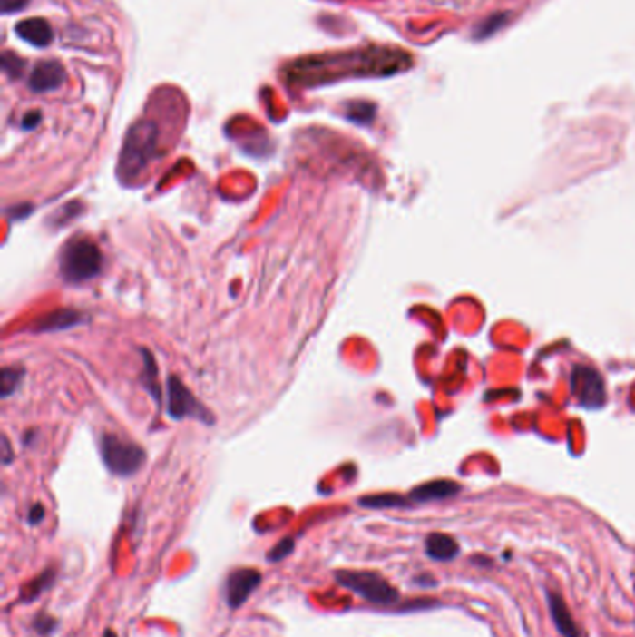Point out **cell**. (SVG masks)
Listing matches in <instances>:
<instances>
[{
  "label": "cell",
  "mask_w": 635,
  "mask_h": 637,
  "mask_svg": "<svg viewBox=\"0 0 635 637\" xmlns=\"http://www.w3.org/2000/svg\"><path fill=\"white\" fill-rule=\"evenodd\" d=\"M293 550H295V541H293L291 537H288V539H284V541H279V543L270 550V554L267 555V559L272 561V563H278V561H281L284 557H288Z\"/></svg>",
  "instance_id": "21"
},
{
  "label": "cell",
  "mask_w": 635,
  "mask_h": 637,
  "mask_svg": "<svg viewBox=\"0 0 635 637\" xmlns=\"http://www.w3.org/2000/svg\"><path fill=\"white\" fill-rule=\"evenodd\" d=\"M511 21V12H496L488 17H484L481 23H477L474 30V40H488L493 34L500 32L507 23Z\"/></svg>",
  "instance_id": "14"
},
{
  "label": "cell",
  "mask_w": 635,
  "mask_h": 637,
  "mask_svg": "<svg viewBox=\"0 0 635 637\" xmlns=\"http://www.w3.org/2000/svg\"><path fill=\"white\" fill-rule=\"evenodd\" d=\"M425 552L431 559L445 563V561H451L458 555V552H461V546H458V543L451 535L431 534L425 541Z\"/></svg>",
  "instance_id": "13"
},
{
  "label": "cell",
  "mask_w": 635,
  "mask_h": 637,
  "mask_svg": "<svg viewBox=\"0 0 635 637\" xmlns=\"http://www.w3.org/2000/svg\"><path fill=\"white\" fill-rule=\"evenodd\" d=\"M101 269L103 256L93 240L83 237L67 240L60 254V272L67 281L81 283L92 279L101 272Z\"/></svg>",
  "instance_id": "1"
},
{
  "label": "cell",
  "mask_w": 635,
  "mask_h": 637,
  "mask_svg": "<svg viewBox=\"0 0 635 637\" xmlns=\"http://www.w3.org/2000/svg\"><path fill=\"white\" fill-rule=\"evenodd\" d=\"M157 144V131L150 122H138L127 140L120 159V173L123 180H132L150 162Z\"/></svg>",
  "instance_id": "2"
},
{
  "label": "cell",
  "mask_w": 635,
  "mask_h": 637,
  "mask_svg": "<svg viewBox=\"0 0 635 637\" xmlns=\"http://www.w3.org/2000/svg\"><path fill=\"white\" fill-rule=\"evenodd\" d=\"M42 120V114L40 113H32V114H26L24 120H23V129H34Z\"/></svg>",
  "instance_id": "25"
},
{
  "label": "cell",
  "mask_w": 635,
  "mask_h": 637,
  "mask_svg": "<svg viewBox=\"0 0 635 637\" xmlns=\"http://www.w3.org/2000/svg\"><path fill=\"white\" fill-rule=\"evenodd\" d=\"M53 580H54V573H53V571H47V573H44L42 576L30 580L28 587H24L23 593H21V594H23V600H24V602L36 600V598L53 583Z\"/></svg>",
  "instance_id": "17"
},
{
  "label": "cell",
  "mask_w": 635,
  "mask_h": 637,
  "mask_svg": "<svg viewBox=\"0 0 635 637\" xmlns=\"http://www.w3.org/2000/svg\"><path fill=\"white\" fill-rule=\"evenodd\" d=\"M15 32L21 40L34 47H47L54 38L51 24L40 17H32L17 23Z\"/></svg>",
  "instance_id": "11"
},
{
  "label": "cell",
  "mask_w": 635,
  "mask_h": 637,
  "mask_svg": "<svg viewBox=\"0 0 635 637\" xmlns=\"http://www.w3.org/2000/svg\"><path fill=\"white\" fill-rule=\"evenodd\" d=\"M84 323V315L75 311V309H56L45 317H42L40 321L34 325L36 332H58V330H67L72 327H77Z\"/></svg>",
  "instance_id": "12"
},
{
  "label": "cell",
  "mask_w": 635,
  "mask_h": 637,
  "mask_svg": "<svg viewBox=\"0 0 635 637\" xmlns=\"http://www.w3.org/2000/svg\"><path fill=\"white\" fill-rule=\"evenodd\" d=\"M64 81H65L64 65L56 60H45L32 69L28 86L32 92L45 93V92L58 90L64 84Z\"/></svg>",
  "instance_id": "8"
},
{
  "label": "cell",
  "mask_w": 635,
  "mask_h": 637,
  "mask_svg": "<svg viewBox=\"0 0 635 637\" xmlns=\"http://www.w3.org/2000/svg\"><path fill=\"white\" fill-rule=\"evenodd\" d=\"M23 375H24V371L21 368H5L3 369V378H0V394H3V397H10L15 392L23 380Z\"/></svg>",
  "instance_id": "18"
},
{
  "label": "cell",
  "mask_w": 635,
  "mask_h": 637,
  "mask_svg": "<svg viewBox=\"0 0 635 637\" xmlns=\"http://www.w3.org/2000/svg\"><path fill=\"white\" fill-rule=\"evenodd\" d=\"M261 573L258 569H237L226 583V600L231 610H239L250 594L259 587Z\"/></svg>",
  "instance_id": "7"
},
{
  "label": "cell",
  "mask_w": 635,
  "mask_h": 637,
  "mask_svg": "<svg viewBox=\"0 0 635 637\" xmlns=\"http://www.w3.org/2000/svg\"><path fill=\"white\" fill-rule=\"evenodd\" d=\"M101 456L107 468L120 477L134 475L146 465V451L138 444L116 435L101 436Z\"/></svg>",
  "instance_id": "4"
},
{
  "label": "cell",
  "mask_w": 635,
  "mask_h": 637,
  "mask_svg": "<svg viewBox=\"0 0 635 637\" xmlns=\"http://www.w3.org/2000/svg\"><path fill=\"white\" fill-rule=\"evenodd\" d=\"M572 396L585 408H600L606 403V384L602 375L589 366H576L572 371Z\"/></svg>",
  "instance_id": "6"
},
{
  "label": "cell",
  "mask_w": 635,
  "mask_h": 637,
  "mask_svg": "<svg viewBox=\"0 0 635 637\" xmlns=\"http://www.w3.org/2000/svg\"><path fill=\"white\" fill-rule=\"evenodd\" d=\"M144 375H142V380H144V386L148 392L151 394V397L161 403L162 399V394H161V384L157 380V366H155V360L151 357V352L144 350Z\"/></svg>",
  "instance_id": "16"
},
{
  "label": "cell",
  "mask_w": 635,
  "mask_h": 637,
  "mask_svg": "<svg viewBox=\"0 0 635 637\" xmlns=\"http://www.w3.org/2000/svg\"><path fill=\"white\" fill-rule=\"evenodd\" d=\"M3 69H5V74H6L10 79H15V77H21L23 69H24V62H23V58H19L17 54L6 51V53L3 54Z\"/></svg>",
  "instance_id": "20"
},
{
  "label": "cell",
  "mask_w": 635,
  "mask_h": 637,
  "mask_svg": "<svg viewBox=\"0 0 635 637\" xmlns=\"http://www.w3.org/2000/svg\"><path fill=\"white\" fill-rule=\"evenodd\" d=\"M34 628H36L42 635H49L56 630V621L51 619L49 615H40L36 617V621H34Z\"/></svg>",
  "instance_id": "22"
},
{
  "label": "cell",
  "mask_w": 635,
  "mask_h": 637,
  "mask_svg": "<svg viewBox=\"0 0 635 637\" xmlns=\"http://www.w3.org/2000/svg\"><path fill=\"white\" fill-rule=\"evenodd\" d=\"M362 507L367 509H394V507H406V498L399 494H375V495H366L358 502Z\"/></svg>",
  "instance_id": "15"
},
{
  "label": "cell",
  "mask_w": 635,
  "mask_h": 637,
  "mask_svg": "<svg viewBox=\"0 0 635 637\" xmlns=\"http://www.w3.org/2000/svg\"><path fill=\"white\" fill-rule=\"evenodd\" d=\"M3 447H5V463L8 465L12 455H10V444H8V438H6V436H3Z\"/></svg>",
  "instance_id": "26"
},
{
  "label": "cell",
  "mask_w": 635,
  "mask_h": 637,
  "mask_svg": "<svg viewBox=\"0 0 635 637\" xmlns=\"http://www.w3.org/2000/svg\"><path fill=\"white\" fill-rule=\"evenodd\" d=\"M347 116H348V120L357 122V123H369L375 118V104H371V103L350 104Z\"/></svg>",
  "instance_id": "19"
},
{
  "label": "cell",
  "mask_w": 635,
  "mask_h": 637,
  "mask_svg": "<svg viewBox=\"0 0 635 637\" xmlns=\"http://www.w3.org/2000/svg\"><path fill=\"white\" fill-rule=\"evenodd\" d=\"M548 608H550L552 619L555 622V628L562 637H583L581 628L574 621V617L567 606V602H564L561 593L548 591Z\"/></svg>",
  "instance_id": "9"
},
{
  "label": "cell",
  "mask_w": 635,
  "mask_h": 637,
  "mask_svg": "<svg viewBox=\"0 0 635 637\" xmlns=\"http://www.w3.org/2000/svg\"><path fill=\"white\" fill-rule=\"evenodd\" d=\"M166 412L171 419L194 417L205 425H213V416L190 394V389L178 378L170 377L166 382Z\"/></svg>",
  "instance_id": "5"
},
{
  "label": "cell",
  "mask_w": 635,
  "mask_h": 637,
  "mask_svg": "<svg viewBox=\"0 0 635 637\" xmlns=\"http://www.w3.org/2000/svg\"><path fill=\"white\" fill-rule=\"evenodd\" d=\"M461 492V485L454 481H431L425 485H419L410 492V500L417 502V504H427V502H440V500H447L453 498Z\"/></svg>",
  "instance_id": "10"
},
{
  "label": "cell",
  "mask_w": 635,
  "mask_h": 637,
  "mask_svg": "<svg viewBox=\"0 0 635 637\" xmlns=\"http://www.w3.org/2000/svg\"><path fill=\"white\" fill-rule=\"evenodd\" d=\"M103 637H118V635H116L112 630H107V632H104V635H103Z\"/></svg>",
  "instance_id": "27"
},
{
  "label": "cell",
  "mask_w": 635,
  "mask_h": 637,
  "mask_svg": "<svg viewBox=\"0 0 635 637\" xmlns=\"http://www.w3.org/2000/svg\"><path fill=\"white\" fill-rule=\"evenodd\" d=\"M44 516H45V509L40 504H36V505L32 507V511L28 514V522L30 524H40L44 520Z\"/></svg>",
  "instance_id": "24"
},
{
  "label": "cell",
  "mask_w": 635,
  "mask_h": 637,
  "mask_svg": "<svg viewBox=\"0 0 635 637\" xmlns=\"http://www.w3.org/2000/svg\"><path fill=\"white\" fill-rule=\"evenodd\" d=\"M26 6H28V0H3V3H0V10H3V14L6 15L21 12Z\"/></svg>",
  "instance_id": "23"
},
{
  "label": "cell",
  "mask_w": 635,
  "mask_h": 637,
  "mask_svg": "<svg viewBox=\"0 0 635 637\" xmlns=\"http://www.w3.org/2000/svg\"><path fill=\"white\" fill-rule=\"evenodd\" d=\"M336 580L339 585L358 593L364 600L376 606H392L399 600V591L371 571H337Z\"/></svg>",
  "instance_id": "3"
}]
</instances>
